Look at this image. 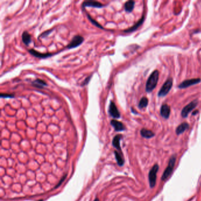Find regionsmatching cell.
<instances>
[{
	"label": "cell",
	"instance_id": "obj_9",
	"mask_svg": "<svg viewBox=\"0 0 201 201\" xmlns=\"http://www.w3.org/2000/svg\"><path fill=\"white\" fill-rule=\"evenodd\" d=\"M104 6V4H103L102 3H101L100 2L96 1H84L82 3L81 7L83 8H85V7H93V8H103Z\"/></svg>",
	"mask_w": 201,
	"mask_h": 201
},
{
	"label": "cell",
	"instance_id": "obj_5",
	"mask_svg": "<svg viewBox=\"0 0 201 201\" xmlns=\"http://www.w3.org/2000/svg\"><path fill=\"white\" fill-rule=\"evenodd\" d=\"M84 40V39L82 36L80 35H77L74 36L72 39L71 41H70V43L67 46V48L68 49H72V48H75L77 47L78 46H80V45L83 43V41Z\"/></svg>",
	"mask_w": 201,
	"mask_h": 201
},
{
	"label": "cell",
	"instance_id": "obj_16",
	"mask_svg": "<svg viewBox=\"0 0 201 201\" xmlns=\"http://www.w3.org/2000/svg\"><path fill=\"white\" fill-rule=\"evenodd\" d=\"M32 86L39 88H43L44 86H47V83L43 80L37 79L32 82Z\"/></svg>",
	"mask_w": 201,
	"mask_h": 201
},
{
	"label": "cell",
	"instance_id": "obj_4",
	"mask_svg": "<svg viewBox=\"0 0 201 201\" xmlns=\"http://www.w3.org/2000/svg\"><path fill=\"white\" fill-rule=\"evenodd\" d=\"M159 170V165L157 164H155L150 171L149 173V185L151 188L155 187L156 182V175Z\"/></svg>",
	"mask_w": 201,
	"mask_h": 201
},
{
	"label": "cell",
	"instance_id": "obj_24",
	"mask_svg": "<svg viewBox=\"0 0 201 201\" xmlns=\"http://www.w3.org/2000/svg\"><path fill=\"white\" fill-rule=\"evenodd\" d=\"M92 77V75H90L89 76H88L87 77H86V79H85L83 81V82L81 83V86H86L87 84H88Z\"/></svg>",
	"mask_w": 201,
	"mask_h": 201
},
{
	"label": "cell",
	"instance_id": "obj_18",
	"mask_svg": "<svg viewBox=\"0 0 201 201\" xmlns=\"http://www.w3.org/2000/svg\"><path fill=\"white\" fill-rule=\"evenodd\" d=\"M140 135L142 137L146 139H150L153 137L155 136V133L150 130H148L146 129H142L140 130Z\"/></svg>",
	"mask_w": 201,
	"mask_h": 201
},
{
	"label": "cell",
	"instance_id": "obj_27",
	"mask_svg": "<svg viewBox=\"0 0 201 201\" xmlns=\"http://www.w3.org/2000/svg\"><path fill=\"white\" fill-rule=\"evenodd\" d=\"M198 111H196V112H193V114L192 115H196V114H197L196 113H198Z\"/></svg>",
	"mask_w": 201,
	"mask_h": 201
},
{
	"label": "cell",
	"instance_id": "obj_20",
	"mask_svg": "<svg viewBox=\"0 0 201 201\" xmlns=\"http://www.w3.org/2000/svg\"><path fill=\"white\" fill-rule=\"evenodd\" d=\"M115 155L116 159V161L117 162V164H118L120 166L123 165L124 160L123 159V157L122 156V154L119 153V152L117 151H115Z\"/></svg>",
	"mask_w": 201,
	"mask_h": 201
},
{
	"label": "cell",
	"instance_id": "obj_15",
	"mask_svg": "<svg viewBox=\"0 0 201 201\" xmlns=\"http://www.w3.org/2000/svg\"><path fill=\"white\" fill-rule=\"evenodd\" d=\"M122 138V135H117L114 137L113 141H112V144H113V146L115 148H116L117 150H119V151H121L120 140Z\"/></svg>",
	"mask_w": 201,
	"mask_h": 201
},
{
	"label": "cell",
	"instance_id": "obj_7",
	"mask_svg": "<svg viewBox=\"0 0 201 201\" xmlns=\"http://www.w3.org/2000/svg\"><path fill=\"white\" fill-rule=\"evenodd\" d=\"M108 112L110 116H112L114 119H119L120 117V112H119L118 108L113 101H110Z\"/></svg>",
	"mask_w": 201,
	"mask_h": 201
},
{
	"label": "cell",
	"instance_id": "obj_17",
	"mask_svg": "<svg viewBox=\"0 0 201 201\" xmlns=\"http://www.w3.org/2000/svg\"><path fill=\"white\" fill-rule=\"evenodd\" d=\"M189 125L188 123L184 122L181 123L180 125H179L177 127L176 129V135H179L180 134H182L184 133V132L186 130H187L188 128H189Z\"/></svg>",
	"mask_w": 201,
	"mask_h": 201
},
{
	"label": "cell",
	"instance_id": "obj_25",
	"mask_svg": "<svg viewBox=\"0 0 201 201\" xmlns=\"http://www.w3.org/2000/svg\"><path fill=\"white\" fill-rule=\"evenodd\" d=\"M1 98H14V95L13 94H1Z\"/></svg>",
	"mask_w": 201,
	"mask_h": 201
},
{
	"label": "cell",
	"instance_id": "obj_10",
	"mask_svg": "<svg viewBox=\"0 0 201 201\" xmlns=\"http://www.w3.org/2000/svg\"><path fill=\"white\" fill-rule=\"evenodd\" d=\"M28 52L30 54H31L34 57L39 58V59H47V58L50 57L53 55V54L52 53H41V52H38L37 51L34 49H30L28 50Z\"/></svg>",
	"mask_w": 201,
	"mask_h": 201
},
{
	"label": "cell",
	"instance_id": "obj_13",
	"mask_svg": "<svg viewBox=\"0 0 201 201\" xmlns=\"http://www.w3.org/2000/svg\"><path fill=\"white\" fill-rule=\"evenodd\" d=\"M144 20V16L143 15L142 17L141 18V19L137 21V23H136V24L133 25V26H132V27H130V28L127 29V30H124L123 31L124 32H126V33H127V32H133L134 31L136 30L137 28H139V27L141 25L143 24V21Z\"/></svg>",
	"mask_w": 201,
	"mask_h": 201
},
{
	"label": "cell",
	"instance_id": "obj_29",
	"mask_svg": "<svg viewBox=\"0 0 201 201\" xmlns=\"http://www.w3.org/2000/svg\"><path fill=\"white\" fill-rule=\"evenodd\" d=\"M39 201H43V200L42 199H41V200H39Z\"/></svg>",
	"mask_w": 201,
	"mask_h": 201
},
{
	"label": "cell",
	"instance_id": "obj_12",
	"mask_svg": "<svg viewBox=\"0 0 201 201\" xmlns=\"http://www.w3.org/2000/svg\"><path fill=\"white\" fill-rule=\"evenodd\" d=\"M171 114V108L169 105L165 104L161 106L160 108V115L163 118L168 119L169 117Z\"/></svg>",
	"mask_w": 201,
	"mask_h": 201
},
{
	"label": "cell",
	"instance_id": "obj_1",
	"mask_svg": "<svg viewBox=\"0 0 201 201\" xmlns=\"http://www.w3.org/2000/svg\"><path fill=\"white\" fill-rule=\"evenodd\" d=\"M159 73L158 70H155L148 78L146 84V92L151 93L157 86L159 80Z\"/></svg>",
	"mask_w": 201,
	"mask_h": 201
},
{
	"label": "cell",
	"instance_id": "obj_28",
	"mask_svg": "<svg viewBox=\"0 0 201 201\" xmlns=\"http://www.w3.org/2000/svg\"><path fill=\"white\" fill-rule=\"evenodd\" d=\"M94 201H99V199L98 198H96Z\"/></svg>",
	"mask_w": 201,
	"mask_h": 201
},
{
	"label": "cell",
	"instance_id": "obj_3",
	"mask_svg": "<svg viewBox=\"0 0 201 201\" xmlns=\"http://www.w3.org/2000/svg\"><path fill=\"white\" fill-rule=\"evenodd\" d=\"M173 86V79L172 78H169L166 81V82L164 83L162 87L159 90L157 94V96L159 97H165L169 93L170 90H171L172 87Z\"/></svg>",
	"mask_w": 201,
	"mask_h": 201
},
{
	"label": "cell",
	"instance_id": "obj_21",
	"mask_svg": "<svg viewBox=\"0 0 201 201\" xmlns=\"http://www.w3.org/2000/svg\"><path fill=\"white\" fill-rule=\"evenodd\" d=\"M148 99L146 98V97H142V99H140V101H139V107L140 108H143L146 107V106H148Z\"/></svg>",
	"mask_w": 201,
	"mask_h": 201
},
{
	"label": "cell",
	"instance_id": "obj_23",
	"mask_svg": "<svg viewBox=\"0 0 201 201\" xmlns=\"http://www.w3.org/2000/svg\"><path fill=\"white\" fill-rule=\"evenodd\" d=\"M52 30H53V29H50V30L46 31L43 32V33L41 34L40 37H41L42 38H46V37H47L48 35H50L51 32H52Z\"/></svg>",
	"mask_w": 201,
	"mask_h": 201
},
{
	"label": "cell",
	"instance_id": "obj_2",
	"mask_svg": "<svg viewBox=\"0 0 201 201\" xmlns=\"http://www.w3.org/2000/svg\"><path fill=\"white\" fill-rule=\"evenodd\" d=\"M176 155H173L172 156L169 161V163H168L167 168H166V169L164 171V173H163L162 177H161V180L163 181L166 180V179H168V177L171 176L173 172V168H174L175 162H176Z\"/></svg>",
	"mask_w": 201,
	"mask_h": 201
},
{
	"label": "cell",
	"instance_id": "obj_11",
	"mask_svg": "<svg viewBox=\"0 0 201 201\" xmlns=\"http://www.w3.org/2000/svg\"><path fill=\"white\" fill-rule=\"evenodd\" d=\"M110 124H111V125L113 127L116 131L117 132L124 131V130L126 129V127L124 124H123L122 122H119L118 120H114V119H113V120H112L111 122H110Z\"/></svg>",
	"mask_w": 201,
	"mask_h": 201
},
{
	"label": "cell",
	"instance_id": "obj_6",
	"mask_svg": "<svg viewBox=\"0 0 201 201\" xmlns=\"http://www.w3.org/2000/svg\"><path fill=\"white\" fill-rule=\"evenodd\" d=\"M198 100H195L192 101H191V103H189V104L185 107L183 108V110L181 112V115L184 118H186L188 117V116L192 110H193L194 108L196 107L198 105Z\"/></svg>",
	"mask_w": 201,
	"mask_h": 201
},
{
	"label": "cell",
	"instance_id": "obj_14",
	"mask_svg": "<svg viewBox=\"0 0 201 201\" xmlns=\"http://www.w3.org/2000/svg\"><path fill=\"white\" fill-rule=\"evenodd\" d=\"M22 41L23 43L26 46H28L31 43V36L28 32L25 31L22 34Z\"/></svg>",
	"mask_w": 201,
	"mask_h": 201
},
{
	"label": "cell",
	"instance_id": "obj_26",
	"mask_svg": "<svg viewBox=\"0 0 201 201\" xmlns=\"http://www.w3.org/2000/svg\"><path fill=\"white\" fill-rule=\"evenodd\" d=\"M66 175H65V176H63V178H62V179H61V180H60V182H59V184H58L57 185H56V187H55V188H58V187H59V186L61 184V183H62V182H63V181H64V179H66Z\"/></svg>",
	"mask_w": 201,
	"mask_h": 201
},
{
	"label": "cell",
	"instance_id": "obj_8",
	"mask_svg": "<svg viewBox=\"0 0 201 201\" xmlns=\"http://www.w3.org/2000/svg\"><path fill=\"white\" fill-rule=\"evenodd\" d=\"M201 81L200 79H192L189 80H186L184 81H182V83H180L178 86V87L179 88H188L189 87L193 86V85L197 84L198 83H199Z\"/></svg>",
	"mask_w": 201,
	"mask_h": 201
},
{
	"label": "cell",
	"instance_id": "obj_22",
	"mask_svg": "<svg viewBox=\"0 0 201 201\" xmlns=\"http://www.w3.org/2000/svg\"><path fill=\"white\" fill-rule=\"evenodd\" d=\"M87 18L88 19V20H89L90 21V22H91L93 24L95 25L96 27H98V28H99L103 29V27L101 26V25L99 24V23L97 22V21H96L95 19H93V18H92L88 13H87Z\"/></svg>",
	"mask_w": 201,
	"mask_h": 201
},
{
	"label": "cell",
	"instance_id": "obj_19",
	"mask_svg": "<svg viewBox=\"0 0 201 201\" xmlns=\"http://www.w3.org/2000/svg\"><path fill=\"white\" fill-rule=\"evenodd\" d=\"M135 2L134 1H128L124 4V10L126 12H131L134 9Z\"/></svg>",
	"mask_w": 201,
	"mask_h": 201
}]
</instances>
